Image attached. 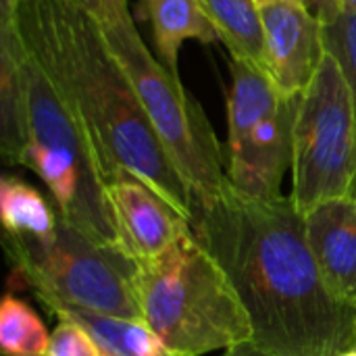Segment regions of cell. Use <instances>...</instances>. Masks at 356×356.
<instances>
[{"instance_id":"obj_24","label":"cell","mask_w":356,"mask_h":356,"mask_svg":"<svg viewBox=\"0 0 356 356\" xmlns=\"http://www.w3.org/2000/svg\"><path fill=\"white\" fill-rule=\"evenodd\" d=\"M223 356H252V342L244 344V346H238V348H232V350L223 353Z\"/></svg>"},{"instance_id":"obj_10","label":"cell","mask_w":356,"mask_h":356,"mask_svg":"<svg viewBox=\"0 0 356 356\" xmlns=\"http://www.w3.org/2000/svg\"><path fill=\"white\" fill-rule=\"evenodd\" d=\"M298 96L284 98L280 108L259 123L242 142L227 146L225 171L229 184L259 200L282 198V179L292 169L294 121Z\"/></svg>"},{"instance_id":"obj_13","label":"cell","mask_w":356,"mask_h":356,"mask_svg":"<svg viewBox=\"0 0 356 356\" xmlns=\"http://www.w3.org/2000/svg\"><path fill=\"white\" fill-rule=\"evenodd\" d=\"M152 25L156 58L163 67L179 77V50L184 42L200 44L219 42V33L198 0H142ZM181 79V77H179Z\"/></svg>"},{"instance_id":"obj_17","label":"cell","mask_w":356,"mask_h":356,"mask_svg":"<svg viewBox=\"0 0 356 356\" xmlns=\"http://www.w3.org/2000/svg\"><path fill=\"white\" fill-rule=\"evenodd\" d=\"M0 217L4 234L31 238L50 236L60 221V213L44 194L15 175L0 179Z\"/></svg>"},{"instance_id":"obj_21","label":"cell","mask_w":356,"mask_h":356,"mask_svg":"<svg viewBox=\"0 0 356 356\" xmlns=\"http://www.w3.org/2000/svg\"><path fill=\"white\" fill-rule=\"evenodd\" d=\"M81 2L94 13V17H96L100 23L113 21V19H117V17L129 13L127 0H81Z\"/></svg>"},{"instance_id":"obj_25","label":"cell","mask_w":356,"mask_h":356,"mask_svg":"<svg viewBox=\"0 0 356 356\" xmlns=\"http://www.w3.org/2000/svg\"><path fill=\"white\" fill-rule=\"evenodd\" d=\"M340 8L344 13H353L356 15V0H340Z\"/></svg>"},{"instance_id":"obj_19","label":"cell","mask_w":356,"mask_h":356,"mask_svg":"<svg viewBox=\"0 0 356 356\" xmlns=\"http://www.w3.org/2000/svg\"><path fill=\"white\" fill-rule=\"evenodd\" d=\"M323 42L325 50L338 58L346 75L356 115V15L342 10L336 19L323 23ZM353 198L356 200V179L353 186Z\"/></svg>"},{"instance_id":"obj_15","label":"cell","mask_w":356,"mask_h":356,"mask_svg":"<svg viewBox=\"0 0 356 356\" xmlns=\"http://www.w3.org/2000/svg\"><path fill=\"white\" fill-rule=\"evenodd\" d=\"M50 313L58 321H73L83 327L104 356H175L142 319L81 309H54Z\"/></svg>"},{"instance_id":"obj_12","label":"cell","mask_w":356,"mask_h":356,"mask_svg":"<svg viewBox=\"0 0 356 356\" xmlns=\"http://www.w3.org/2000/svg\"><path fill=\"white\" fill-rule=\"evenodd\" d=\"M25 146V40L17 17L0 21V152L19 165Z\"/></svg>"},{"instance_id":"obj_29","label":"cell","mask_w":356,"mask_h":356,"mask_svg":"<svg viewBox=\"0 0 356 356\" xmlns=\"http://www.w3.org/2000/svg\"><path fill=\"white\" fill-rule=\"evenodd\" d=\"M356 307V305H355ZM353 348H356V330H355V346H353Z\"/></svg>"},{"instance_id":"obj_23","label":"cell","mask_w":356,"mask_h":356,"mask_svg":"<svg viewBox=\"0 0 356 356\" xmlns=\"http://www.w3.org/2000/svg\"><path fill=\"white\" fill-rule=\"evenodd\" d=\"M21 2L23 0H0V21L17 17V10H19Z\"/></svg>"},{"instance_id":"obj_6","label":"cell","mask_w":356,"mask_h":356,"mask_svg":"<svg viewBox=\"0 0 356 356\" xmlns=\"http://www.w3.org/2000/svg\"><path fill=\"white\" fill-rule=\"evenodd\" d=\"M100 25L190 194L192 211L207 207L227 181L221 146L209 117L181 79L171 75L148 50L131 13Z\"/></svg>"},{"instance_id":"obj_16","label":"cell","mask_w":356,"mask_h":356,"mask_svg":"<svg viewBox=\"0 0 356 356\" xmlns=\"http://www.w3.org/2000/svg\"><path fill=\"white\" fill-rule=\"evenodd\" d=\"M232 58L263 67V25L252 0H198Z\"/></svg>"},{"instance_id":"obj_11","label":"cell","mask_w":356,"mask_h":356,"mask_svg":"<svg viewBox=\"0 0 356 356\" xmlns=\"http://www.w3.org/2000/svg\"><path fill=\"white\" fill-rule=\"evenodd\" d=\"M302 217L325 286L338 300L356 305V200L353 196L325 200Z\"/></svg>"},{"instance_id":"obj_18","label":"cell","mask_w":356,"mask_h":356,"mask_svg":"<svg viewBox=\"0 0 356 356\" xmlns=\"http://www.w3.org/2000/svg\"><path fill=\"white\" fill-rule=\"evenodd\" d=\"M50 334L38 313L13 292L0 302V350L4 356H46Z\"/></svg>"},{"instance_id":"obj_27","label":"cell","mask_w":356,"mask_h":356,"mask_svg":"<svg viewBox=\"0 0 356 356\" xmlns=\"http://www.w3.org/2000/svg\"><path fill=\"white\" fill-rule=\"evenodd\" d=\"M336 356H356V348H350V350H344V353H340V355Z\"/></svg>"},{"instance_id":"obj_28","label":"cell","mask_w":356,"mask_h":356,"mask_svg":"<svg viewBox=\"0 0 356 356\" xmlns=\"http://www.w3.org/2000/svg\"><path fill=\"white\" fill-rule=\"evenodd\" d=\"M252 356H269V355H265V353H261L254 344H252Z\"/></svg>"},{"instance_id":"obj_9","label":"cell","mask_w":356,"mask_h":356,"mask_svg":"<svg viewBox=\"0 0 356 356\" xmlns=\"http://www.w3.org/2000/svg\"><path fill=\"white\" fill-rule=\"evenodd\" d=\"M106 196L119 246L134 261L154 259L192 232L184 213L134 175L111 179Z\"/></svg>"},{"instance_id":"obj_2","label":"cell","mask_w":356,"mask_h":356,"mask_svg":"<svg viewBox=\"0 0 356 356\" xmlns=\"http://www.w3.org/2000/svg\"><path fill=\"white\" fill-rule=\"evenodd\" d=\"M17 25L83 115L108 181L134 175L192 221L190 194L94 13L81 0H23Z\"/></svg>"},{"instance_id":"obj_20","label":"cell","mask_w":356,"mask_h":356,"mask_svg":"<svg viewBox=\"0 0 356 356\" xmlns=\"http://www.w3.org/2000/svg\"><path fill=\"white\" fill-rule=\"evenodd\" d=\"M46 356H104L90 334L73 321H58L50 334Z\"/></svg>"},{"instance_id":"obj_8","label":"cell","mask_w":356,"mask_h":356,"mask_svg":"<svg viewBox=\"0 0 356 356\" xmlns=\"http://www.w3.org/2000/svg\"><path fill=\"white\" fill-rule=\"evenodd\" d=\"M263 69L284 96H300L323 56V23L302 0H277L259 8Z\"/></svg>"},{"instance_id":"obj_7","label":"cell","mask_w":356,"mask_h":356,"mask_svg":"<svg viewBox=\"0 0 356 356\" xmlns=\"http://www.w3.org/2000/svg\"><path fill=\"white\" fill-rule=\"evenodd\" d=\"M292 194L300 213L319 202L353 196L356 179V115L338 58L325 52L298 96L292 144Z\"/></svg>"},{"instance_id":"obj_5","label":"cell","mask_w":356,"mask_h":356,"mask_svg":"<svg viewBox=\"0 0 356 356\" xmlns=\"http://www.w3.org/2000/svg\"><path fill=\"white\" fill-rule=\"evenodd\" d=\"M13 280L31 290L46 311L81 309L142 319L136 296V261L60 217L46 238L4 234ZM144 321V319H142Z\"/></svg>"},{"instance_id":"obj_26","label":"cell","mask_w":356,"mask_h":356,"mask_svg":"<svg viewBox=\"0 0 356 356\" xmlns=\"http://www.w3.org/2000/svg\"><path fill=\"white\" fill-rule=\"evenodd\" d=\"M252 2H254L259 8H261V6H265V4H271V2H277V0H252Z\"/></svg>"},{"instance_id":"obj_1","label":"cell","mask_w":356,"mask_h":356,"mask_svg":"<svg viewBox=\"0 0 356 356\" xmlns=\"http://www.w3.org/2000/svg\"><path fill=\"white\" fill-rule=\"evenodd\" d=\"M192 232L232 280L261 353L336 356L355 346L356 307L325 286L290 196L250 198L227 179L192 211Z\"/></svg>"},{"instance_id":"obj_4","label":"cell","mask_w":356,"mask_h":356,"mask_svg":"<svg viewBox=\"0 0 356 356\" xmlns=\"http://www.w3.org/2000/svg\"><path fill=\"white\" fill-rule=\"evenodd\" d=\"M21 167L48 188L56 211L94 238L117 244L106 196L108 173L73 98L25 44V146Z\"/></svg>"},{"instance_id":"obj_22","label":"cell","mask_w":356,"mask_h":356,"mask_svg":"<svg viewBox=\"0 0 356 356\" xmlns=\"http://www.w3.org/2000/svg\"><path fill=\"white\" fill-rule=\"evenodd\" d=\"M309 10L321 21V23H327L332 19H336L342 8H340V0H302Z\"/></svg>"},{"instance_id":"obj_14","label":"cell","mask_w":356,"mask_h":356,"mask_svg":"<svg viewBox=\"0 0 356 356\" xmlns=\"http://www.w3.org/2000/svg\"><path fill=\"white\" fill-rule=\"evenodd\" d=\"M232 90L227 96V146L242 142L259 123L273 115L284 96L267 71L244 58H232Z\"/></svg>"},{"instance_id":"obj_3","label":"cell","mask_w":356,"mask_h":356,"mask_svg":"<svg viewBox=\"0 0 356 356\" xmlns=\"http://www.w3.org/2000/svg\"><path fill=\"white\" fill-rule=\"evenodd\" d=\"M144 323L175 356L227 353L252 342L242 300L194 232L163 254L136 261Z\"/></svg>"}]
</instances>
